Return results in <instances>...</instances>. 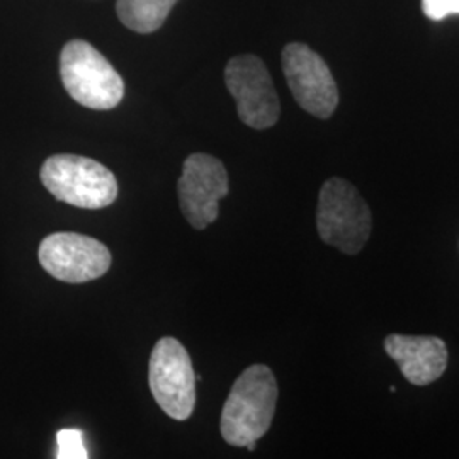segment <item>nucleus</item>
Segmentation results:
<instances>
[{
    "mask_svg": "<svg viewBox=\"0 0 459 459\" xmlns=\"http://www.w3.org/2000/svg\"><path fill=\"white\" fill-rule=\"evenodd\" d=\"M424 14L432 21H441L451 14H459V0H422Z\"/></svg>",
    "mask_w": 459,
    "mask_h": 459,
    "instance_id": "nucleus-13",
    "label": "nucleus"
},
{
    "mask_svg": "<svg viewBox=\"0 0 459 459\" xmlns=\"http://www.w3.org/2000/svg\"><path fill=\"white\" fill-rule=\"evenodd\" d=\"M316 229L325 244L347 255H356L371 235L373 216L351 182L332 178L320 189Z\"/></svg>",
    "mask_w": 459,
    "mask_h": 459,
    "instance_id": "nucleus-3",
    "label": "nucleus"
},
{
    "mask_svg": "<svg viewBox=\"0 0 459 459\" xmlns=\"http://www.w3.org/2000/svg\"><path fill=\"white\" fill-rule=\"evenodd\" d=\"M225 83L237 102V113L254 130H267L278 123L281 106L273 79L255 55H240L225 68Z\"/></svg>",
    "mask_w": 459,
    "mask_h": 459,
    "instance_id": "nucleus-6",
    "label": "nucleus"
},
{
    "mask_svg": "<svg viewBox=\"0 0 459 459\" xmlns=\"http://www.w3.org/2000/svg\"><path fill=\"white\" fill-rule=\"evenodd\" d=\"M178 0H117L119 21L134 33L159 31Z\"/></svg>",
    "mask_w": 459,
    "mask_h": 459,
    "instance_id": "nucleus-11",
    "label": "nucleus"
},
{
    "mask_svg": "<svg viewBox=\"0 0 459 459\" xmlns=\"http://www.w3.org/2000/svg\"><path fill=\"white\" fill-rule=\"evenodd\" d=\"M282 70L296 102L310 115L327 119L339 104V89L327 64L303 43L282 49Z\"/></svg>",
    "mask_w": 459,
    "mask_h": 459,
    "instance_id": "nucleus-8",
    "label": "nucleus"
},
{
    "mask_svg": "<svg viewBox=\"0 0 459 459\" xmlns=\"http://www.w3.org/2000/svg\"><path fill=\"white\" fill-rule=\"evenodd\" d=\"M41 182L58 201L83 210H99L117 197L115 174L92 159L58 153L41 167Z\"/></svg>",
    "mask_w": 459,
    "mask_h": 459,
    "instance_id": "nucleus-4",
    "label": "nucleus"
},
{
    "mask_svg": "<svg viewBox=\"0 0 459 459\" xmlns=\"http://www.w3.org/2000/svg\"><path fill=\"white\" fill-rule=\"evenodd\" d=\"M385 349L405 379L411 385L427 386L443 377L447 368V347L439 337H411L392 333Z\"/></svg>",
    "mask_w": 459,
    "mask_h": 459,
    "instance_id": "nucleus-10",
    "label": "nucleus"
},
{
    "mask_svg": "<svg viewBox=\"0 0 459 459\" xmlns=\"http://www.w3.org/2000/svg\"><path fill=\"white\" fill-rule=\"evenodd\" d=\"M278 381L264 364H254L233 383L221 411L220 430L235 447L257 443L271 429L278 405Z\"/></svg>",
    "mask_w": 459,
    "mask_h": 459,
    "instance_id": "nucleus-1",
    "label": "nucleus"
},
{
    "mask_svg": "<svg viewBox=\"0 0 459 459\" xmlns=\"http://www.w3.org/2000/svg\"><path fill=\"white\" fill-rule=\"evenodd\" d=\"M182 214L196 230L216 221L220 201L229 195V174L225 165L206 153H193L182 167L179 179Z\"/></svg>",
    "mask_w": 459,
    "mask_h": 459,
    "instance_id": "nucleus-9",
    "label": "nucleus"
},
{
    "mask_svg": "<svg viewBox=\"0 0 459 459\" xmlns=\"http://www.w3.org/2000/svg\"><path fill=\"white\" fill-rule=\"evenodd\" d=\"M38 259L49 276L70 284L100 278L113 263L111 252L104 244L70 231L48 235L39 246Z\"/></svg>",
    "mask_w": 459,
    "mask_h": 459,
    "instance_id": "nucleus-7",
    "label": "nucleus"
},
{
    "mask_svg": "<svg viewBox=\"0 0 459 459\" xmlns=\"http://www.w3.org/2000/svg\"><path fill=\"white\" fill-rule=\"evenodd\" d=\"M58 439V459H85L89 453L83 446V434L77 429H64L56 436Z\"/></svg>",
    "mask_w": 459,
    "mask_h": 459,
    "instance_id": "nucleus-12",
    "label": "nucleus"
},
{
    "mask_svg": "<svg viewBox=\"0 0 459 459\" xmlns=\"http://www.w3.org/2000/svg\"><path fill=\"white\" fill-rule=\"evenodd\" d=\"M148 383L159 407L174 420H187L196 405V375L186 347L160 339L148 362Z\"/></svg>",
    "mask_w": 459,
    "mask_h": 459,
    "instance_id": "nucleus-5",
    "label": "nucleus"
},
{
    "mask_svg": "<svg viewBox=\"0 0 459 459\" xmlns=\"http://www.w3.org/2000/svg\"><path fill=\"white\" fill-rule=\"evenodd\" d=\"M60 77L68 96L89 109H115L125 96V82L115 66L82 39H72L62 49Z\"/></svg>",
    "mask_w": 459,
    "mask_h": 459,
    "instance_id": "nucleus-2",
    "label": "nucleus"
}]
</instances>
